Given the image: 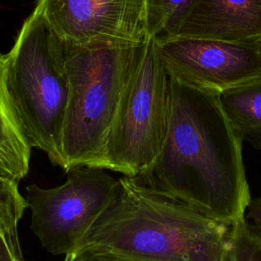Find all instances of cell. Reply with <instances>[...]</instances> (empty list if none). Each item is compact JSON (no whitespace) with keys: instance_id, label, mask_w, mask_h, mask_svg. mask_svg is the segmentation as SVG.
<instances>
[{"instance_id":"6da1fadb","label":"cell","mask_w":261,"mask_h":261,"mask_svg":"<svg viewBox=\"0 0 261 261\" xmlns=\"http://www.w3.org/2000/svg\"><path fill=\"white\" fill-rule=\"evenodd\" d=\"M242 143L218 96L169 77V117L154 165L138 177L228 225L244 221L251 195Z\"/></svg>"},{"instance_id":"7a4b0ae2","label":"cell","mask_w":261,"mask_h":261,"mask_svg":"<svg viewBox=\"0 0 261 261\" xmlns=\"http://www.w3.org/2000/svg\"><path fill=\"white\" fill-rule=\"evenodd\" d=\"M63 261H232V226L123 175Z\"/></svg>"},{"instance_id":"3957f363","label":"cell","mask_w":261,"mask_h":261,"mask_svg":"<svg viewBox=\"0 0 261 261\" xmlns=\"http://www.w3.org/2000/svg\"><path fill=\"white\" fill-rule=\"evenodd\" d=\"M145 45V44H144ZM65 47L68 100L61 139V168H99L125 88L143 47Z\"/></svg>"},{"instance_id":"277c9868","label":"cell","mask_w":261,"mask_h":261,"mask_svg":"<svg viewBox=\"0 0 261 261\" xmlns=\"http://www.w3.org/2000/svg\"><path fill=\"white\" fill-rule=\"evenodd\" d=\"M6 84L32 148L61 167V139L68 100L65 47L33 9L5 54Z\"/></svg>"},{"instance_id":"5b68a950","label":"cell","mask_w":261,"mask_h":261,"mask_svg":"<svg viewBox=\"0 0 261 261\" xmlns=\"http://www.w3.org/2000/svg\"><path fill=\"white\" fill-rule=\"evenodd\" d=\"M169 117V76L159 45L149 39L119 104L100 169L140 177L163 146Z\"/></svg>"},{"instance_id":"8992f818","label":"cell","mask_w":261,"mask_h":261,"mask_svg":"<svg viewBox=\"0 0 261 261\" xmlns=\"http://www.w3.org/2000/svg\"><path fill=\"white\" fill-rule=\"evenodd\" d=\"M118 179L104 169L80 166L53 188L25 187L31 229L54 256L70 253L111 200Z\"/></svg>"},{"instance_id":"52a82bcc","label":"cell","mask_w":261,"mask_h":261,"mask_svg":"<svg viewBox=\"0 0 261 261\" xmlns=\"http://www.w3.org/2000/svg\"><path fill=\"white\" fill-rule=\"evenodd\" d=\"M34 9L67 47H138L150 39L146 0H37Z\"/></svg>"},{"instance_id":"ba28073f","label":"cell","mask_w":261,"mask_h":261,"mask_svg":"<svg viewBox=\"0 0 261 261\" xmlns=\"http://www.w3.org/2000/svg\"><path fill=\"white\" fill-rule=\"evenodd\" d=\"M169 77L216 95L261 77V43L173 38L158 43Z\"/></svg>"},{"instance_id":"9c48e42d","label":"cell","mask_w":261,"mask_h":261,"mask_svg":"<svg viewBox=\"0 0 261 261\" xmlns=\"http://www.w3.org/2000/svg\"><path fill=\"white\" fill-rule=\"evenodd\" d=\"M180 37L261 43V0H193L170 39Z\"/></svg>"},{"instance_id":"30bf717a","label":"cell","mask_w":261,"mask_h":261,"mask_svg":"<svg viewBox=\"0 0 261 261\" xmlns=\"http://www.w3.org/2000/svg\"><path fill=\"white\" fill-rule=\"evenodd\" d=\"M31 145L6 84L5 54L0 52V177L19 182L29 172Z\"/></svg>"},{"instance_id":"8fae6325","label":"cell","mask_w":261,"mask_h":261,"mask_svg":"<svg viewBox=\"0 0 261 261\" xmlns=\"http://www.w3.org/2000/svg\"><path fill=\"white\" fill-rule=\"evenodd\" d=\"M217 96L225 117L239 138L261 149V77Z\"/></svg>"},{"instance_id":"7c38bea8","label":"cell","mask_w":261,"mask_h":261,"mask_svg":"<svg viewBox=\"0 0 261 261\" xmlns=\"http://www.w3.org/2000/svg\"><path fill=\"white\" fill-rule=\"evenodd\" d=\"M193 0H146L148 36L157 43L169 40L185 18Z\"/></svg>"},{"instance_id":"4fadbf2b","label":"cell","mask_w":261,"mask_h":261,"mask_svg":"<svg viewBox=\"0 0 261 261\" xmlns=\"http://www.w3.org/2000/svg\"><path fill=\"white\" fill-rule=\"evenodd\" d=\"M28 208L18 184L0 177V232L18 233V224Z\"/></svg>"},{"instance_id":"5bb4252c","label":"cell","mask_w":261,"mask_h":261,"mask_svg":"<svg viewBox=\"0 0 261 261\" xmlns=\"http://www.w3.org/2000/svg\"><path fill=\"white\" fill-rule=\"evenodd\" d=\"M232 261H261V229L246 219L232 226Z\"/></svg>"},{"instance_id":"9a60e30c","label":"cell","mask_w":261,"mask_h":261,"mask_svg":"<svg viewBox=\"0 0 261 261\" xmlns=\"http://www.w3.org/2000/svg\"><path fill=\"white\" fill-rule=\"evenodd\" d=\"M0 261H25L18 233L0 232Z\"/></svg>"},{"instance_id":"2e32d148","label":"cell","mask_w":261,"mask_h":261,"mask_svg":"<svg viewBox=\"0 0 261 261\" xmlns=\"http://www.w3.org/2000/svg\"><path fill=\"white\" fill-rule=\"evenodd\" d=\"M246 220L261 229V197L252 199L247 207Z\"/></svg>"}]
</instances>
